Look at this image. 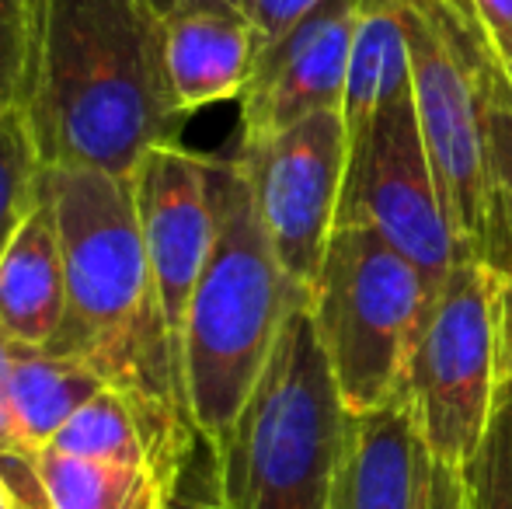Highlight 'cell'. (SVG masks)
Returning <instances> with one entry per match:
<instances>
[{
  "mask_svg": "<svg viewBox=\"0 0 512 509\" xmlns=\"http://www.w3.org/2000/svg\"><path fill=\"white\" fill-rule=\"evenodd\" d=\"M192 4H223V7H237V11H248V0H150V7H154L161 18H168V14L182 11V7H192Z\"/></svg>",
  "mask_w": 512,
  "mask_h": 509,
  "instance_id": "83f0119b",
  "label": "cell"
},
{
  "mask_svg": "<svg viewBox=\"0 0 512 509\" xmlns=\"http://www.w3.org/2000/svg\"><path fill=\"white\" fill-rule=\"evenodd\" d=\"M359 0H324L258 49L241 91V136L251 143L300 123L314 112L342 109L349 84Z\"/></svg>",
  "mask_w": 512,
  "mask_h": 509,
  "instance_id": "8fae6325",
  "label": "cell"
},
{
  "mask_svg": "<svg viewBox=\"0 0 512 509\" xmlns=\"http://www.w3.org/2000/svg\"><path fill=\"white\" fill-rule=\"evenodd\" d=\"M18 342L0 328V457H25L14 433V415H11V363Z\"/></svg>",
  "mask_w": 512,
  "mask_h": 509,
  "instance_id": "603a6c76",
  "label": "cell"
},
{
  "mask_svg": "<svg viewBox=\"0 0 512 509\" xmlns=\"http://www.w3.org/2000/svg\"><path fill=\"white\" fill-rule=\"evenodd\" d=\"M495 374L499 384H512V276L495 283Z\"/></svg>",
  "mask_w": 512,
  "mask_h": 509,
  "instance_id": "cb8c5ba5",
  "label": "cell"
},
{
  "mask_svg": "<svg viewBox=\"0 0 512 509\" xmlns=\"http://www.w3.org/2000/svg\"><path fill=\"white\" fill-rule=\"evenodd\" d=\"M164 509H227V492H223V461L220 447L199 433L189 461L178 478L175 496Z\"/></svg>",
  "mask_w": 512,
  "mask_h": 509,
  "instance_id": "44dd1931",
  "label": "cell"
},
{
  "mask_svg": "<svg viewBox=\"0 0 512 509\" xmlns=\"http://www.w3.org/2000/svg\"><path fill=\"white\" fill-rule=\"evenodd\" d=\"M481 265H488L495 276H512V203H509V213H506V220H502L499 234H495L492 248L481 258Z\"/></svg>",
  "mask_w": 512,
  "mask_h": 509,
  "instance_id": "4316f807",
  "label": "cell"
},
{
  "mask_svg": "<svg viewBox=\"0 0 512 509\" xmlns=\"http://www.w3.org/2000/svg\"><path fill=\"white\" fill-rule=\"evenodd\" d=\"M418 509H467L464 485H460V471L450 468V464L432 461Z\"/></svg>",
  "mask_w": 512,
  "mask_h": 509,
  "instance_id": "d4e9b609",
  "label": "cell"
},
{
  "mask_svg": "<svg viewBox=\"0 0 512 509\" xmlns=\"http://www.w3.org/2000/svg\"><path fill=\"white\" fill-rule=\"evenodd\" d=\"M32 464L49 509H164L178 489V478L150 468L95 461L53 447L35 454Z\"/></svg>",
  "mask_w": 512,
  "mask_h": 509,
  "instance_id": "e0dca14e",
  "label": "cell"
},
{
  "mask_svg": "<svg viewBox=\"0 0 512 509\" xmlns=\"http://www.w3.org/2000/svg\"><path fill=\"white\" fill-rule=\"evenodd\" d=\"M25 119L42 168L133 175L150 147L182 143L189 116L171 91L150 0H32Z\"/></svg>",
  "mask_w": 512,
  "mask_h": 509,
  "instance_id": "6da1fadb",
  "label": "cell"
},
{
  "mask_svg": "<svg viewBox=\"0 0 512 509\" xmlns=\"http://www.w3.org/2000/svg\"><path fill=\"white\" fill-rule=\"evenodd\" d=\"M457 471L467 509H512V384H499L485 436Z\"/></svg>",
  "mask_w": 512,
  "mask_h": 509,
  "instance_id": "ac0fdd59",
  "label": "cell"
},
{
  "mask_svg": "<svg viewBox=\"0 0 512 509\" xmlns=\"http://www.w3.org/2000/svg\"><path fill=\"white\" fill-rule=\"evenodd\" d=\"M102 387L105 374L88 360L56 353L46 346H18L11 363V415L14 433L28 461L56 440L63 426L88 405Z\"/></svg>",
  "mask_w": 512,
  "mask_h": 509,
  "instance_id": "2e32d148",
  "label": "cell"
},
{
  "mask_svg": "<svg viewBox=\"0 0 512 509\" xmlns=\"http://www.w3.org/2000/svg\"><path fill=\"white\" fill-rule=\"evenodd\" d=\"M432 454L401 398L345 412L328 509H418Z\"/></svg>",
  "mask_w": 512,
  "mask_h": 509,
  "instance_id": "4fadbf2b",
  "label": "cell"
},
{
  "mask_svg": "<svg viewBox=\"0 0 512 509\" xmlns=\"http://www.w3.org/2000/svg\"><path fill=\"white\" fill-rule=\"evenodd\" d=\"M164 21V67L185 116L206 105L241 98L255 70L262 32L248 11L223 4H192Z\"/></svg>",
  "mask_w": 512,
  "mask_h": 509,
  "instance_id": "5bb4252c",
  "label": "cell"
},
{
  "mask_svg": "<svg viewBox=\"0 0 512 509\" xmlns=\"http://www.w3.org/2000/svg\"><path fill=\"white\" fill-rule=\"evenodd\" d=\"M42 192L67 269V318L46 349L81 356L108 384L157 394L189 412L143 248L133 178L60 164L42 168Z\"/></svg>",
  "mask_w": 512,
  "mask_h": 509,
  "instance_id": "7a4b0ae2",
  "label": "cell"
},
{
  "mask_svg": "<svg viewBox=\"0 0 512 509\" xmlns=\"http://www.w3.org/2000/svg\"><path fill=\"white\" fill-rule=\"evenodd\" d=\"M209 164L213 157L196 154L182 143H161V147H150L129 175L136 210H140L150 276H154L178 370H182L185 318H189L192 293H196L216 238V199Z\"/></svg>",
  "mask_w": 512,
  "mask_h": 509,
  "instance_id": "30bf717a",
  "label": "cell"
},
{
  "mask_svg": "<svg viewBox=\"0 0 512 509\" xmlns=\"http://www.w3.org/2000/svg\"><path fill=\"white\" fill-rule=\"evenodd\" d=\"M499 49L512 46V0H474Z\"/></svg>",
  "mask_w": 512,
  "mask_h": 509,
  "instance_id": "484cf974",
  "label": "cell"
},
{
  "mask_svg": "<svg viewBox=\"0 0 512 509\" xmlns=\"http://www.w3.org/2000/svg\"><path fill=\"white\" fill-rule=\"evenodd\" d=\"M42 192V157L25 116L0 123V255Z\"/></svg>",
  "mask_w": 512,
  "mask_h": 509,
  "instance_id": "d6986e66",
  "label": "cell"
},
{
  "mask_svg": "<svg viewBox=\"0 0 512 509\" xmlns=\"http://www.w3.org/2000/svg\"><path fill=\"white\" fill-rule=\"evenodd\" d=\"M32 63V0H0V123L25 116Z\"/></svg>",
  "mask_w": 512,
  "mask_h": 509,
  "instance_id": "ffe728a7",
  "label": "cell"
},
{
  "mask_svg": "<svg viewBox=\"0 0 512 509\" xmlns=\"http://www.w3.org/2000/svg\"><path fill=\"white\" fill-rule=\"evenodd\" d=\"M216 238L185 318L182 374L196 429L223 443L310 290L276 258L234 157H213Z\"/></svg>",
  "mask_w": 512,
  "mask_h": 509,
  "instance_id": "277c9868",
  "label": "cell"
},
{
  "mask_svg": "<svg viewBox=\"0 0 512 509\" xmlns=\"http://www.w3.org/2000/svg\"><path fill=\"white\" fill-rule=\"evenodd\" d=\"M317 4H324V0H248V14L265 42V39H276L279 32H286L293 21H300Z\"/></svg>",
  "mask_w": 512,
  "mask_h": 509,
  "instance_id": "7402d4cb",
  "label": "cell"
},
{
  "mask_svg": "<svg viewBox=\"0 0 512 509\" xmlns=\"http://www.w3.org/2000/svg\"><path fill=\"white\" fill-rule=\"evenodd\" d=\"M432 290L436 283L373 231H331L307 311L345 412L394 401Z\"/></svg>",
  "mask_w": 512,
  "mask_h": 509,
  "instance_id": "8992f818",
  "label": "cell"
},
{
  "mask_svg": "<svg viewBox=\"0 0 512 509\" xmlns=\"http://www.w3.org/2000/svg\"><path fill=\"white\" fill-rule=\"evenodd\" d=\"M342 433L345 405L300 307L241 419L216 443L227 509H328Z\"/></svg>",
  "mask_w": 512,
  "mask_h": 509,
  "instance_id": "5b68a950",
  "label": "cell"
},
{
  "mask_svg": "<svg viewBox=\"0 0 512 509\" xmlns=\"http://www.w3.org/2000/svg\"><path fill=\"white\" fill-rule=\"evenodd\" d=\"M199 429L182 405L133 387L108 384L49 443L53 450L95 461L136 464L164 478H182Z\"/></svg>",
  "mask_w": 512,
  "mask_h": 509,
  "instance_id": "7c38bea8",
  "label": "cell"
},
{
  "mask_svg": "<svg viewBox=\"0 0 512 509\" xmlns=\"http://www.w3.org/2000/svg\"><path fill=\"white\" fill-rule=\"evenodd\" d=\"M67 318V269L53 206L39 192L0 255V328L18 346H49Z\"/></svg>",
  "mask_w": 512,
  "mask_h": 509,
  "instance_id": "9a60e30c",
  "label": "cell"
},
{
  "mask_svg": "<svg viewBox=\"0 0 512 509\" xmlns=\"http://www.w3.org/2000/svg\"><path fill=\"white\" fill-rule=\"evenodd\" d=\"M408 74L439 199L467 258L512 203V77L474 0H401Z\"/></svg>",
  "mask_w": 512,
  "mask_h": 509,
  "instance_id": "3957f363",
  "label": "cell"
},
{
  "mask_svg": "<svg viewBox=\"0 0 512 509\" xmlns=\"http://www.w3.org/2000/svg\"><path fill=\"white\" fill-rule=\"evenodd\" d=\"M345 157L349 126L342 109L314 112L234 150L276 258L304 290L314 286L335 231Z\"/></svg>",
  "mask_w": 512,
  "mask_h": 509,
  "instance_id": "9c48e42d",
  "label": "cell"
},
{
  "mask_svg": "<svg viewBox=\"0 0 512 509\" xmlns=\"http://www.w3.org/2000/svg\"><path fill=\"white\" fill-rule=\"evenodd\" d=\"M495 283L499 276L478 258L453 265L432 290L394 394L411 408L432 461L450 468L478 450L499 391Z\"/></svg>",
  "mask_w": 512,
  "mask_h": 509,
  "instance_id": "52a82bcc",
  "label": "cell"
},
{
  "mask_svg": "<svg viewBox=\"0 0 512 509\" xmlns=\"http://www.w3.org/2000/svg\"><path fill=\"white\" fill-rule=\"evenodd\" d=\"M335 227H363L408 255L432 283H443L467 252L439 199L411 81L349 129Z\"/></svg>",
  "mask_w": 512,
  "mask_h": 509,
  "instance_id": "ba28073f",
  "label": "cell"
},
{
  "mask_svg": "<svg viewBox=\"0 0 512 509\" xmlns=\"http://www.w3.org/2000/svg\"><path fill=\"white\" fill-rule=\"evenodd\" d=\"M502 56H506V67H509V77H512V46L502 49Z\"/></svg>",
  "mask_w": 512,
  "mask_h": 509,
  "instance_id": "f1b7e54d",
  "label": "cell"
}]
</instances>
